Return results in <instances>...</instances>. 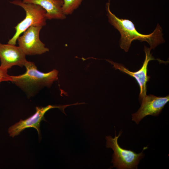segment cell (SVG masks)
I'll list each match as a JSON object with an SVG mask.
<instances>
[{"instance_id":"obj_1","label":"cell","mask_w":169,"mask_h":169,"mask_svg":"<svg viewBox=\"0 0 169 169\" xmlns=\"http://www.w3.org/2000/svg\"><path fill=\"white\" fill-rule=\"evenodd\" d=\"M110 0H109L106 5V15L110 23L120 33L121 37L120 46L125 52H128L132 42L134 40L146 42L150 45L151 49H154L157 46L165 42L162 29L159 24H157L155 29L150 34L141 33L136 30L134 24L131 21L120 18L111 12L110 9Z\"/></svg>"},{"instance_id":"obj_2","label":"cell","mask_w":169,"mask_h":169,"mask_svg":"<svg viewBox=\"0 0 169 169\" xmlns=\"http://www.w3.org/2000/svg\"><path fill=\"white\" fill-rule=\"evenodd\" d=\"M26 71L22 74L11 76V82L26 93L33 96L44 87H50L57 80L58 71L56 69L46 73L38 70L34 63L27 61L24 66Z\"/></svg>"},{"instance_id":"obj_3","label":"cell","mask_w":169,"mask_h":169,"mask_svg":"<svg viewBox=\"0 0 169 169\" xmlns=\"http://www.w3.org/2000/svg\"><path fill=\"white\" fill-rule=\"evenodd\" d=\"M10 3L19 6L24 10L25 18L15 27V33L8 44L15 45L18 38L28 28L32 26L43 27L46 25V11L40 6L33 3H25L20 0H14Z\"/></svg>"},{"instance_id":"obj_4","label":"cell","mask_w":169,"mask_h":169,"mask_svg":"<svg viewBox=\"0 0 169 169\" xmlns=\"http://www.w3.org/2000/svg\"><path fill=\"white\" fill-rule=\"evenodd\" d=\"M121 133L122 132L120 131L117 136L115 131L114 138L110 136H105L106 147L112 148L114 152L111 161L113 166L111 168L115 167L118 169H137L140 160L145 156L143 151L147 149V147H144L142 151L139 153L121 147L118 144V139Z\"/></svg>"},{"instance_id":"obj_5","label":"cell","mask_w":169,"mask_h":169,"mask_svg":"<svg viewBox=\"0 0 169 169\" xmlns=\"http://www.w3.org/2000/svg\"><path fill=\"white\" fill-rule=\"evenodd\" d=\"M42 27L32 26L18 38L19 47L26 55H41L49 50L40 40L39 33Z\"/></svg>"},{"instance_id":"obj_6","label":"cell","mask_w":169,"mask_h":169,"mask_svg":"<svg viewBox=\"0 0 169 169\" xmlns=\"http://www.w3.org/2000/svg\"><path fill=\"white\" fill-rule=\"evenodd\" d=\"M68 106L69 105L60 106L49 105L45 107H36V112L34 114L25 120H21L18 122L9 127L8 129L9 136L13 137L20 134L26 128H33L37 130L39 138H41L40 124L42 120L47 121L44 117L45 113L51 109L58 108L60 109H61L64 113V109Z\"/></svg>"},{"instance_id":"obj_7","label":"cell","mask_w":169,"mask_h":169,"mask_svg":"<svg viewBox=\"0 0 169 169\" xmlns=\"http://www.w3.org/2000/svg\"><path fill=\"white\" fill-rule=\"evenodd\" d=\"M169 100V95L162 97L151 94L146 95L140 101L141 105L140 108L132 114V120L138 124L147 115H158Z\"/></svg>"},{"instance_id":"obj_8","label":"cell","mask_w":169,"mask_h":169,"mask_svg":"<svg viewBox=\"0 0 169 169\" xmlns=\"http://www.w3.org/2000/svg\"><path fill=\"white\" fill-rule=\"evenodd\" d=\"M151 49L145 46L144 51L146 57L141 68L135 72H131L129 70L122 64L114 62L109 60H106L113 65L115 69H118L122 72L126 73L135 79L139 85L140 93L139 99L140 101L145 96L146 93V83L149 81L150 77L147 75V66L149 62L155 59L150 53Z\"/></svg>"},{"instance_id":"obj_9","label":"cell","mask_w":169,"mask_h":169,"mask_svg":"<svg viewBox=\"0 0 169 169\" xmlns=\"http://www.w3.org/2000/svg\"><path fill=\"white\" fill-rule=\"evenodd\" d=\"M26 55L19 46L0 42V67L2 69L8 70L14 65L22 67L27 61Z\"/></svg>"},{"instance_id":"obj_10","label":"cell","mask_w":169,"mask_h":169,"mask_svg":"<svg viewBox=\"0 0 169 169\" xmlns=\"http://www.w3.org/2000/svg\"><path fill=\"white\" fill-rule=\"evenodd\" d=\"M25 3H31L38 5L41 7L46 12L47 19H65L66 16L63 13L62 0H23Z\"/></svg>"},{"instance_id":"obj_11","label":"cell","mask_w":169,"mask_h":169,"mask_svg":"<svg viewBox=\"0 0 169 169\" xmlns=\"http://www.w3.org/2000/svg\"><path fill=\"white\" fill-rule=\"evenodd\" d=\"M62 11L66 16L72 14L81 4L83 0H62Z\"/></svg>"},{"instance_id":"obj_12","label":"cell","mask_w":169,"mask_h":169,"mask_svg":"<svg viewBox=\"0 0 169 169\" xmlns=\"http://www.w3.org/2000/svg\"><path fill=\"white\" fill-rule=\"evenodd\" d=\"M12 79L11 76L7 73V70L0 67V83L4 81H10Z\"/></svg>"}]
</instances>
